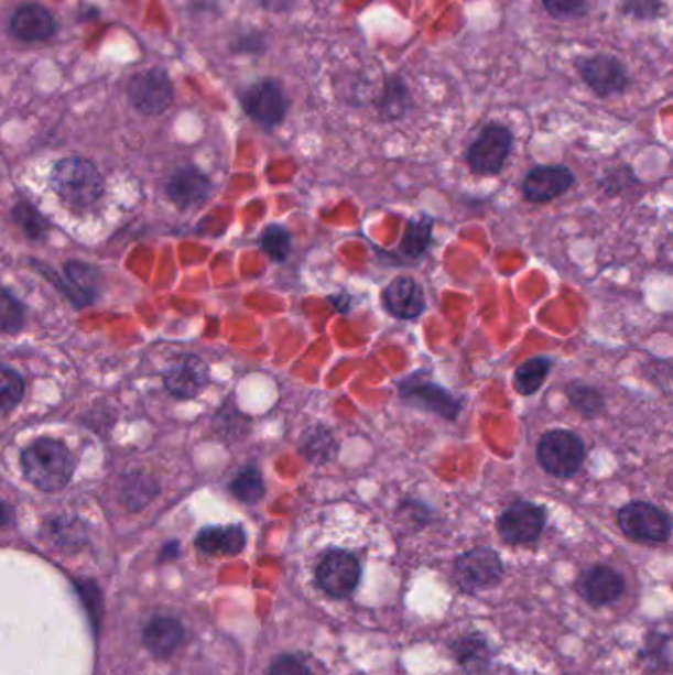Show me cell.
Here are the masks:
<instances>
[{
	"label": "cell",
	"instance_id": "obj_4",
	"mask_svg": "<svg viewBox=\"0 0 673 675\" xmlns=\"http://www.w3.org/2000/svg\"><path fill=\"white\" fill-rule=\"evenodd\" d=\"M513 151V134L508 127L490 123L476 137L466 151V164L478 176H496Z\"/></svg>",
	"mask_w": 673,
	"mask_h": 675
},
{
	"label": "cell",
	"instance_id": "obj_9",
	"mask_svg": "<svg viewBox=\"0 0 673 675\" xmlns=\"http://www.w3.org/2000/svg\"><path fill=\"white\" fill-rule=\"evenodd\" d=\"M577 72L588 89L603 99L625 94L630 86L625 64L610 54L580 57L577 59Z\"/></svg>",
	"mask_w": 673,
	"mask_h": 675
},
{
	"label": "cell",
	"instance_id": "obj_15",
	"mask_svg": "<svg viewBox=\"0 0 673 675\" xmlns=\"http://www.w3.org/2000/svg\"><path fill=\"white\" fill-rule=\"evenodd\" d=\"M383 306L398 320H415L425 313L427 301L415 279L398 276L383 291Z\"/></svg>",
	"mask_w": 673,
	"mask_h": 675
},
{
	"label": "cell",
	"instance_id": "obj_2",
	"mask_svg": "<svg viewBox=\"0 0 673 675\" xmlns=\"http://www.w3.org/2000/svg\"><path fill=\"white\" fill-rule=\"evenodd\" d=\"M52 188L62 200L74 208L94 206L105 192V182L96 164L82 156L57 162L50 176Z\"/></svg>",
	"mask_w": 673,
	"mask_h": 675
},
{
	"label": "cell",
	"instance_id": "obj_25",
	"mask_svg": "<svg viewBox=\"0 0 673 675\" xmlns=\"http://www.w3.org/2000/svg\"><path fill=\"white\" fill-rule=\"evenodd\" d=\"M409 105H411V96H409L408 84L398 76L386 77V86L380 97L381 117L388 121L401 119L408 113Z\"/></svg>",
	"mask_w": 673,
	"mask_h": 675
},
{
	"label": "cell",
	"instance_id": "obj_27",
	"mask_svg": "<svg viewBox=\"0 0 673 675\" xmlns=\"http://www.w3.org/2000/svg\"><path fill=\"white\" fill-rule=\"evenodd\" d=\"M231 494L243 504H257L265 496V480L257 468H243L229 486Z\"/></svg>",
	"mask_w": 673,
	"mask_h": 675
},
{
	"label": "cell",
	"instance_id": "obj_19",
	"mask_svg": "<svg viewBox=\"0 0 673 675\" xmlns=\"http://www.w3.org/2000/svg\"><path fill=\"white\" fill-rule=\"evenodd\" d=\"M580 589L593 607H607L625 592V577L608 565H595L585 575Z\"/></svg>",
	"mask_w": 673,
	"mask_h": 675
},
{
	"label": "cell",
	"instance_id": "obj_29",
	"mask_svg": "<svg viewBox=\"0 0 673 675\" xmlns=\"http://www.w3.org/2000/svg\"><path fill=\"white\" fill-rule=\"evenodd\" d=\"M303 455L313 462L330 460L336 455V443H334L330 431L326 428L308 431L303 438Z\"/></svg>",
	"mask_w": 673,
	"mask_h": 675
},
{
	"label": "cell",
	"instance_id": "obj_3",
	"mask_svg": "<svg viewBox=\"0 0 673 675\" xmlns=\"http://www.w3.org/2000/svg\"><path fill=\"white\" fill-rule=\"evenodd\" d=\"M587 457V448L577 433L567 428H553L541 437L538 460L547 475L571 478L577 475Z\"/></svg>",
	"mask_w": 673,
	"mask_h": 675
},
{
	"label": "cell",
	"instance_id": "obj_23",
	"mask_svg": "<svg viewBox=\"0 0 673 675\" xmlns=\"http://www.w3.org/2000/svg\"><path fill=\"white\" fill-rule=\"evenodd\" d=\"M433 226H435V219L427 214L409 219L408 228L401 238V251L411 259L423 258L433 241Z\"/></svg>",
	"mask_w": 673,
	"mask_h": 675
},
{
	"label": "cell",
	"instance_id": "obj_32",
	"mask_svg": "<svg viewBox=\"0 0 673 675\" xmlns=\"http://www.w3.org/2000/svg\"><path fill=\"white\" fill-rule=\"evenodd\" d=\"M24 306L17 296L0 288V333L17 334L24 326Z\"/></svg>",
	"mask_w": 673,
	"mask_h": 675
},
{
	"label": "cell",
	"instance_id": "obj_33",
	"mask_svg": "<svg viewBox=\"0 0 673 675\" xmlns=\"http://www.w3.org/2000/svg\"><path fill=\"white\" fill-rule=\"evenodd\" d=\"M12 218L14 221L19 224L22 231L32 239H42L46 236V231H48V226H46V221L44 218L40 216L39 209L34 208V206H30L26 202H22L19 204L14 211H12Z\"/></svg>",
	"mask_w": 673,
	"mask_h": 675
},
{
	"label": "cell",
	"instance_id": "obj_10",
	"mask_svg": "<svg viewBox=\"0 0 673 675\" xmlns=\"http://www.w3.org/2000/svg\"><path fill=\"white\" fill-rule=\"evenodd\" d=\"M545 522V508L528 500H518L508 505L498 518V533L503 542L510 545H530L540 540Z\"/></svg>",
	"mask_w": 673,
	"mask_h": 675
},
{
	"label": "cell",
	"instance_id": "obj_24",
	"mask_svg": "<svg viewBox=\"0 0 673 675\" xmlns=\"http://www.w3.org/2000/svg\"><path fill=\"white\" fill-rule=\"evenodd\" d=\"M551 366H553V362L545 356L525 360L513 373V388L520 395H533L535 391L541 390L543 381L547 380Z\"/></svg>",
	"mask_w": 673,
	"mask_h": 675
},
{
	"label": "cell",
	"instance_id": "obj_14",
	"mask_svg": "<svg viewBox=\"0 0 673 675\" xmlns=\"http://www.w3.org/2000/svg\"><path fill=\"white\" fill-rule=\"evenodd\" d=\"M162 380L174 398L192 400L206 390L209 368L204 360H199L198 356H184L164 370Z\"/></svg>",
	"mask_w": 673,
	"mask_h": 675
},
{
	"label": "cell",
	"instance_id": "obj_36",
	"mask_svg": "<svg viewBox=\"0 0 673 675\" xmlns=\"http://www.w3.org/2000/svg\"><path fill=\"white\" fill-rule=\"evenodd\" d=\"M541 4L553 19H575L587 10V0H541Z\"/></svg>",
	"mask_w": 673,
	"mask_h": 675
},
{
	"label": "cell",
	"instance_id": "obj_37",
	"mask_svg": "<svg viewBox=\"0 0 673 675\" xmlns=\"http://www.w3.org/2000/svg\"><path fill=\"white\" fill-rule=\"evenodd\" d=\"M267 675H311V669L304 666L301 657L293 656V654H283L271 664Z\"/></svg>",
	"mask_w": 673,
	"mask_h": 675
},
{
	"label": "cell",
	"instance_id": "obj_21",
	"mask_svg": "<svg viewBox=\"0 0 673 675\" xmlns=\"http://www.w3.org/2000/svg\"><path fill=\"white\" fill-rule=\"evenodd\" d=\"M186 638L184 627L176 619H154L144 628V646L152 656L169 657Z\"/></svg>",
	"mask_w": 673,
	"mask_h": 675
},
{
	"label": "cell",
	"instance_id": "obj_8",
	"mask_svg": "<svg viewBox=\"0 0 673 675\" xmlns=\"http://www.w3.org/2000/svg\"><path fill=\"white\" fill-rule=\"evenodd\" d=\"M503 577L500 555L492 547H476L455 562V579L466 592L492 589Z\"/></svg>",
	"mask_w": 673,
	"mask_h": 675
},
{
	"label": "cell",
	"instance_id": "obj_5",
	"mask_svg": "<svg viewBox=\"0 0 673 675\" xmlns=\"http://www.w3.org/2000/svg\"><path fill=\"white\" fill-rule=\"evenodd\" d=\"M129 104L137 113L156 117L166 113L174 104L172 79L161 67H152L141 74H134L127 86Z\"/></svg>",
	"mask_w": 673,
	"mask_h": 675
},
{
	"label": "cell",
	"instance_id": "obj_30",
	"mask_svg": "<svg viewBox=\"0 0 673 675\" xmlns=\"http://www.w3.org/2000/svg\"><path fill=\"white\" fill-rule=\"evenodd\" d=\"M24 380L7 366H0V413L14 410L24 398Z\"/></svg>",
	"mask_w": 673,
	"mask_h": 675
},
{
	"label": "cell",
	"instance_id": "obj_38",
	"mask_svg": "<svg viewBox=\"0 0 673 675\" xmlns=\"http://www.w3.org/2000/svg\"><path fill=\"white\" fill-rule=\"evenodd\" d=\"M257 4H261L263 9L273 10V12H283L291 9L293 0H256Z\"/></svg>",
	"mask_w": 673,
	"mask_h": 675
},
{
	"label": "cell",
	"instance_id": "obj_26",
	"mask_svg": "<svg viewBox=\"0 0 673 675\" xmlns=\"http://www.w3.org/2000/svg\"><path fill=\"white\" fill-rule=\"evenodd\" d=\"M159 494V485L152 480L151 476L134 475L127 478L121 492V500L129 510H141L144 505L151 504L152 500Z\"/></svg>",
	"mask_w": 673,
	"mask_h": 675
},
{
	"label": "cell",
	"instance_id": "obj_11",
	"mask_svg": "<svg viewBox=\"0 0 673 675\" xmlns=\"http://www.w3.org/2000/svg\"><path fill=\"white\" fill-rule=\"evenodd\" d=\"M399 395L401 400L415 403L421 410L431 411L448 421H455L463 410L460 400H456L455 395L446 391L443 385L425 380L421 371L399 381Z\"/></svg>",
	"mask_w": 673,
	"mask_h": 675
},
{
	"label": "cell",
	"instance_id": "obj_6",
	"mask_svg": "<svg viewBox=\"0 0 673 675\" xmlns=\"http://www.w3.org/2000/svg\"><path fill=\"white\" fill-rule=\"evenodd\" d=\"M239 101L247 117L263 129H275L285 121L289 113V99L275 79H261L247 87L239 96Z\"/></svg>",
	"mask_w": 673,
	"mask_h": 675
},
{
	"label": "cell",
	"instance_id": "obj_22",
	"mask_svg": "<svg viewBox=\"0 0 673 675\" xmlns=\"http://www.w3.org/2000/svg\"><path fill=\"white\" fill-rule=\"evenodd\" d=\"M451 652L468 675L486 674L492 664V650L482 634H468L456 640L451 644Z\"/></svg>",
	"mask_w": 673,
	"mask_h": 675
},
{
	"label": "cell",
	"instance_id": "obj_13",
	"mask_svg": "<svg viewBox=\"0 0 673 675\" xmlns=\"http://www.w3.org/2000/svg\"><path fill=\"white\" fill-rule=\"evenodd\" d=\"M573 184H575V174L563 164L535 166L525 176L523 196L525 200L533 202V204H547V202L557 200L565 192H569Z\"/></svg>",
	"mask_w": 673,
	"mask_h": 675
},
{
	"label": "cell",
	"instance_id": "obj_35",
	"mask_svg": "<svg viewBox=\"0 0 673 675\" xmlns=\"http://www.w3.org/2000/svg\"><path fill=\"white\" fill-rule=\"evenodd\" d=\"M620 7L628 17L638 20H655L662 17L664 2L662 0H620Z\"/></svg>",
	"mask_w": 673,
	"mask_h": 675
},
{
	"label": "cell",
	"instance_id": "obj_34",
	"mask_svg": "<svg viewBox=\"0 0 673 675\" xmlns=\"http://www.w3.org/2000/svg\"><path fill=\"white\" fill-rule=\"evenodd\" d=\"M52 542L62 547H72L84 542V527L82 523L72 520V518H57L52 520L48 525Z\"/></svg>",
	"mask_w": 673,
	"mask_h": 675
},
{
	"label": "cell",
	"instance_id": "obj_16",
	"mask_svg": "<svg viewBox=\"0 0 673 675\" xmlns=\"http://www.w3.org/2000/svg\"><path fill=\"white\" fill-rule=\"evenodd\" d=\"M56 17L46 7L30 2L14 10L10 19V32L14 39L26 44L44 42L56 34Z\"/></svg>",
	"mask_w": 673,
	"mask_h": 675
},
{
	"label": "cell",
	"instance_id": "obj_28",
	"mask_svg": "<svg viewBox=\"0 0 673 675\" xmlns=\"http://www.w3.org/2000/svg\"><path fill=\"white\" fill-rule=\"evenodd\" d=\"M567 398H569L571 405L587 418L597 417L605 411V398L600 395V391L587 383H580V381L569 383Z\"/></svg>",
	"mask_w": 673,
	"mask_h": 675
},
{
	"label": "cell",
	"instance_id": "obj_31",
	"mask_svg": "<svg viewBox=\"0 0 673 675\" xmlns=\"http://www.w3.org/2000/svg\"><path fill=\"white\" fill-rule=\"evenodd\" d=\"M259 246L273 261H285L291 255V233L283 226H269L259 238Z\"/></svg>",
	"mask_w": 673,
	"mask_h": 675
},
{
	"label": "cell",
	"instance_id": "obj_12",
	"mask_svg": "<svg viewBox=\"0 0 673 675\" xmlns=\"http://www.w3.org/2000/svg\"><path fill=\"white\" fill-rule=\"evenodd\" d=\"M361 567L356 555L344 549L326 553L316 567L318 587L334 599L351 595L360 583Z\"/></svg>",
	"mask_w": 673,
	"mask_h": 675
},
{
	"label": "cell",
	"instance_id": "obj_17",
	"mask_svg": "<svg viewBox=\"0 0 673 675\" xmlns=\"http://www.w3.org/2000/svg\"><path fill=\"white\" fill-rule=\"evenodd\" d=\"M56 286L62 288V293L77 306V308H84L91 303H96L97 295H99V273H97L94 266L86 265V263H79V261H69L64 266V275L56 279V276H50Z\"/></svg>",
	"mask_w": 673,
	"mask_h": 675
},
{
	"label": "cell",
	"instance_id": "obj_20",
	"mask_svg": "<svg viewBox=\"0 0 673 675\" xmlns=\"http://www.w3.org/2000/svg\"><path fill=\"white\" fill-rule=\"evenodd\" d=\"M246 543L241 525H211L199 532L196 547L208 555H238L246 549Z\"/></svg>",
	"mask_w": 673,
	"mask_h": 675
},
{
	"label": "cell",
	"instance_id": "obj_7",
	"mask_svg": "<svg viewBox=\"0 0 673 675\" xmlns=\"http://www.w3.org/2000/svg\"><path fill=\"white\" fill-rule=\"evenodd\" d=\"M618 527L636 542L662 543L670 537L672 522L662 508L648 502H630L618 512Z\"/></svg>",
	"mask_w": 673,
	"mask_h": 675
},
{
	"label": "cell",
	"instance_id": "obj_39",
	"mask_svg": "<svg viewBox=\"0 0 673 675\" xmlns=\"http://www.w3.org/2000/svg\"><path fill=\"white\" fill-rule=\"evenodd\" d=\"M14 520V514H12V508H10L7 502H2L0 500V527H7Z\"/></svg>",
	"mask_w": 673,
	"mask_h": 675
},
{
	"label": "cell",
	"instance_id": "obj_1",
	"mask_svg": "<svg viewBox=\"0 0 673 675\" xmlns=\"http://www.w3.org/2000/svg\"><path fill=\"white\" fill-rule=\"evenodd\" d=\"M20 462L30 482L44 492L66 488L76 470L74 455L56 438L34 440L29 448H24Z\"/></svg>",
	"mask_w": 673,
	"mask_h": 675
},
{
	"label": "cell",
	"instance_id": "obj_18",
	"mask_svg": "<svg viewBox=\"0 0 673 675\" xmlns=\"http://www.w3.org/2000/svg\"><path fill=\"white\" fill-rule=\"evenodd\" d=\"M166 192H169V198L178 208H196L208 200L211 194V182L198 168L186 166L172 176Z\"/></svg>",
	"mask_w": 673,
	"mask_h": 675
},
{
	"label": "cell",
	"instance_id": "obj_40",
	"mask_svg": "<svg viewBox=\"0 0 673 675\" xmlns=\"http://www.w3.org/2000/svg\"><path fill=\"white\" fill-rule=\"evenodd\" d=\"M169 555H178V542H171L166 547H164V553H162V559H166Z\"/></svg>",
	"mask_w": 673,
	"mask_h": 675
}]
</instances>
